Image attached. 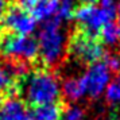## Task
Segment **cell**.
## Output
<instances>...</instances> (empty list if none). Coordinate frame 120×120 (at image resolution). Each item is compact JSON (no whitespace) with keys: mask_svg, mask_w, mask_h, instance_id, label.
Returning a JSON list of instances; mask_svg holds the SVG:
<instances>
[{"mask_svg":"<svg viewBox=\"0 0 120 120\" xmlns=\"http://www.w3.org/2000/svg\"><path fill=\"white\" fill-rule=\"evenodd\" d=\"M18 94L27 107L62 103L60 78L47 68H37L27 71L19 81Z\"/></svg>","mask_w":120,"mask_h":120,"instance_id":"obj_1","label":"cell"},{"mask_svg":"<svg viewBox=\"0 0 120 120\" xmlns=\"http://www.w3.org/2000/svg\"><path fill=\"white\" fill-rule=\"evenodd\" d=\"M38 57L47 69L57 66L68 53L69 39L62 22L53 19L43 23L38 34Z\"/></svg>","mask_w":120,"mask_h":120,"instance_id":"obj_2","label":"cell"},{"mask_svg":"<svg viewBox=\"0 0 120 120\" xmlns=\"http://www.w3.org/2000/svg\"><path fill=\"white\" fill-rule=\"evenodd\" d=\"M0 53L7 61L26 65L38 58V43L31 35L8 34L0 39Z\"/></svg>","mask_w":120,"mask_h":120,"instance_id":"obj_3","label":"cell"},{"mask_svg":"<svg viewBox=\"0 0 120 120\" xmlns=\"http://www.w3.org/2000/svg\"><path fill=\"white\" fill-rule=\"evenodd\" d=\"M117 14L104 10L98 4H82L77 7L74 19L81 28V33L94 37L109 22H113Z\"/></svg>","mask_w":120,"mask_h":120,"instance_id":"obj_4","label":"cell"},{"mask_svg":"<svg viewBox=\"0 0 120 120\" xmlns=\"http://www.w3.org/2000/svg\"><path fill=\"white\" fill-rule=\"evenodd\" d=\"M68 51L77 62L92 65L104 58L105 51L101 42L96 37L88 35L85 33H78L69 41Z\"/></svg>","mask_w":120,"mask_h":120,"instance_id":"obj_5","label":"cell"},{"mask_svg":"<svg viewBox=\"0 0 120 120\" xmlns=\"http://www.w3.org/2000/svg\"><path fill=\"white\" fill-rule=\"evenodd\" d=\"M111 70L103 61L94 62L86 68V70L80 74L85 88V94L90 98H98L111 82Z\"/></svg>","mask_w":120,"mask_h":120,"instance_id":"obj_6","label":"cell"},{"mask_svg":"<svg viewBox=\"0 0 120 120\" xmlns=\"http://www.w3.org/2000/svg\"><path fill=\"white\" fill-rule=\"evenodd\" d=\"M37 24L38 22L28 12L18 6L7 8L1 16V26L14 35H31L37 30Z\"/></svg>","mask_w":120,"mask_h":120,"instance_id":"obj_7","label":"cell"},{"mask_svg":"<svg viewBox=\"0 0 120 120\" xmlns=\"http://www.w3.org/2000/svg\"><path fill=\"white\" fill-rule=\"evenodd\" d=\"M18 7L28 12L37 22H49L55 19L58 0H18Z\"/></svg>","mask_w":120,"mask_h":120,"instance_id":"obj_8","label":"cell"},{"mask_svg":"<svg viewBox=\"0 0 120 120\" xmlns=\"http://www.w3.org/2000/svg\"><path fill=\"white\" fill-rule=\"evenodd\" d=\"M0 120H27V105L18 96L6 98L0 108Z\"/></svg>","mask_w":120,"mask_h":120,"instance_id":"obj_9","label":"cell"},{"mask_svg":"<svg viewBox=\"0 0 120 120\" xmlns=\"http://www.w3.org/2000/svg\"><path fill=\"white\" fill-rule=\"evenodd\" d=\"M64 109V103L30 107L27 108V120H61Z\"/></svg>","mask_w":120,"mask_h":120,"instance_id":"obj_10","label":"cell"},{"mask_svg":"<svg viewBox=\"0 0 120 120\" xmlns=\"http://www.w3.org/2000/svg\"><path fill=\"white\" fill-rule=\"evenodd\" d=\"M61 93L70 103H76L78 100H81L85 96V88L81 81V77L73 76L65 78L61 85Z\"/></svg>","mask_w":120,"mask_h":120,"instance_id":"obj_11","label":"cell"},{"mask_svg":"<svg viewBox=\"0 0 120 120\" xmlns=\"http://www.w3.org/2000/svg\"><path fill=\"white\" fill-rule=\"evenodd\" d=\"M98 37H100L101 45H104V46H116L120 42V28L117 26V23H107L100 30Z\"/></svg>","mask_w":120,"mask_h":120,"instance_id":"obj_12","label":"cell"},{"mask_svg":"<svg viewBox=\"0 0 120 120\" xmlns=\"http://www.w3.org/2000/svg\"><path fill=\"white\" fill-rule=\"evenodd\" d=\"M77 10L76 0H58V8H57V15L55 19L60 22L70 20L74 16Z\"/></svg>","mask_w":120,"mask_h":120,"instance_id":"obj_13","label":"cell"},{"mask_svg":"<svg viewBox=\"0 0 120 120\" xmlns=\"http://www.w3.org/2000/svg\"><path fill=\"white\" fill-rule=\"evenodd\" d=\"M105 96H107V101L111 105H120V71L108 84L105 89Z\"/></svg>","mask_w":120,"mask_h":120,"instance_id":"obj_14","label":"cell"},{"mask_svg":"<svg viewBox=\"0 0 120 120\" xmlns=\"http://www.w3.org/2000/svg\"><path fill=\"white\" fill-rule=\"evenodd\" d=\"M84 117H85V111L81 107H77V105L71 107L70 105L64 109L61 120H84Z\"/></svg>","mask_w":120,"mask_h":120,"instance_id":"obj_15","label":"cell"},{"mask_svg":"<svg viewBox=\"0 0 120 120\" xmlns=\"http://www.w3.org/2000/svg\"><path fill=\"white\" fill-rule=\"evenodd\" d=\"M101 61L111 70V73H119L120 71V54L119 53H105V55H104V58Z\"/></svg>","mask_w":120,"mask_h":120,"instance_id":"obj_16","label":"cell"},{"mask_svg":"<svg viewBox=\"0 0 120 120\" xmlns=\"http://www.w3.org/2000/svg\"><path fill=\"white\" fill-rule=\"evenodd\" d=\"M98 6L107 11L117 14V0H98Z\"/></svg>","mask_w":120,"mask_h":120,"instance_id":"obj_17","label":"cell"},{"mask_svg":"<svg viewBox=\"0 0 120 120\" xmlns=\"http://www.w3.org/2000/svg\"><path fill=\"white\" fill-rule=\"evenodd\" d=\"M7 11V0H0V19Z\"/></svg>","mask_w":120,"mask_h":120,"instance_id":"obj_18","label":"cell"},{"mask_svg":"<svg viewBox=\"0 0 120 120\" xmlns=\"http://www.w3.org/2000/svg\"><path fill=\"white\" fill-rule=\"evenodd\" d=\"M107 120H120V113L113 112V113H111L108 117H107Z\"/></svg>","mask_w":120,"mask_h":120,"instance_id":"obj_19","label":"cell"},{"mask_svg":"<svg viewBox=\"0 0 120 120\" xmlns=\"http://www.w3.org/2000/svg\"><path fill=\"white\" fill-rule=\"evenodd\" d=\"M96 1H98V0H82L84 4H96Z\"/></svg>","mask_w":120,"mask_h":120,"instance_id":"obj_20","label":"cell"},{"mask_svg":"<svg viewBox=\"0 0 120 120\" xmlns=\"http://www.w3.org/2000/svg\"><path fill=\"white\" fill-rule=\"evenodd\" d=\"M117 12H119V15H120V0H117Z\"/></svg>","mask_w":120,"mask_h":120,"instance_id":"obj_21","label":"cell"},{"mask_svg":"<svg viewBox=\"0 0 120 120\" xmlns=\"http://www.w3.org/2000/svg\"><path fill=\"white\" fill-rule=\"evenodd\" d=\"M1 101H3V97H1V96H0V103H1Z\"/></svg>","mask_w":120,"mask_h":120,"instance_id":"obj_22","label":"cell"}]
</instances>
